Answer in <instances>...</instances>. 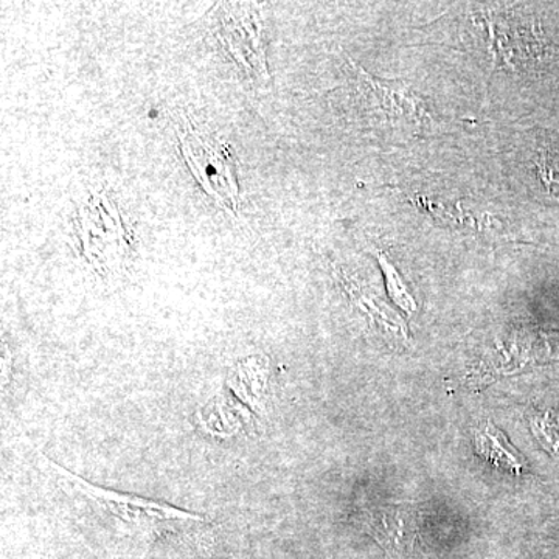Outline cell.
<instances>
[{
    "instance_id": "1",
    "label": "cell",
    "mask_w": 559,
    "mask_h": 559,
    "mask_svg": "<svg viewBox=\"0 0 559 559\" xmlns=\"http://www.w3.org/2000/svg\"><path fill=\"white\" fill-rule=\"evenodd\" d=\"M40 457L49 465L51 473L60 477L62 484L68 485L72 491L79 492L87 502L94 503L97 509L108 513L135 535L145 536V538L146 536H159L162 533L178 532L180 528L193 527V525L205 522V518L201 514L176 509L168 503L123 495V492L90 484L83 477L70 473L60 463L44 457L43 454Z\"/></svg>"
},
{
    "instance_id": "2",
    "label": "cell",
    "mask_w": 559,
    "mask_h": 559,
    "mask_svg": "<svg viewBox=\"0 0 559 559\" xmlns=\"http://www.w3.org/2000/svg\"><path fill=\"white\" fill-rule=\"evenodd\" d=\"M180 150L202 190L218 202L219 207L235 212L240 187L237 182V162L229 146L207 132L190 127L180 134Z\"/></svg>"
},
{
    "instance_id": "3",
    "label": "cell",
    "mask_w": 559,
    "mask_h": 559,
    "mask_svg": "<svg viewBox=\"0 0 559 559\" xmlns=\"http://www.w3.org/2000/svg\"><path fill=\"white\" fill-rule=\"evenodd\" d=\"M359 73L362 76V86L367 91V97L374 103V112L382 114L384 119L393 121L395 124L406 123L421 127L423 120L428 117V114L406 86L371 79L360 69Z\"/></svg>"
},
{
    "instance_id": "4",
    "label": "cell",
    "mask_w": 559,
    "mask_h": 559,
    "mask_svg": "<svg viewBox=\"0 0 559 559\" xmlns=\"http://www.w3.org/2000/svg\"><path fill=\"white\" fill-rule=\"evenodd\" d=\"M110 209L112 204L106 198V201L102 200L87 212L81 213L84 252L92 263H94V257L100 255L105 250L106 255L114 257L117 253L120 255L121 249L127 248V242H123V227L117 218V212L109 215Z\"/></svg>"
},
{
    "instance_id": "5",
    "label": "cell",
    "mask_w": 559,
    "mask_h": 559,
    "mask_svg": "<svg viewBox=\"0 0 559 559\" xmlns=\"http://www.w3.org/2000/svg\"><path fill=\"white\" fill-rule=\"evenodd\" d=\"M259 22L255 14H249L248 10H241V17H226L224 32L231 53L241 62L248 66L249 70L255 68L266 76V64H264L263 51L260 46Z\"/></svg>"
},
{
    "instance_id": "6",
    "label": "cell",
    "mask_w": 559,
    "mask_h": 559,
    "mask_svg": "<svg viewBox=\"0 0 559 559\" xmlns=\"http://www.w3.org/2000/svg\"><path fill=\"white\" fill-rule=\"evenodd\" d=\"M476 448L481 457L489 460L496 468L516 474L524 469L525 463L520 452L511 447L507 437L491 423L477 430Z\"/></svg>"
},
{
    "instance_id": "7",
    "label": "cell",
    "mask_w": 559,
    "mask_h": 559,
    "mask_svg": "<svg viewBox=\"0 0 559 559\" xmlns=\"http://www.w3.org/2000/svg\"><path fill=\"white\" fill-rule=\"evenodd\" d=\"M532 428L546 450L559 451V418L557 415L547 412L546 415L533 418Z\"/></svg>"
},
{
    "instance_id": "8",
    "label": "cell",
    "mask_w": 559,
    "mask_h": 559,
    "mask_svg": "<svg viewBox=\"0 0 559 559\" xmlns=\"http://www.w3.org/2000/svg\"><path fill=\"white\" fill-rule=\"evenodd\" d=\"M380 263L382 267H384L385 277H388V285L390 293H392L393 300L403 307L404 310L415 311L417 305H415V300L412 299L411 294L407 293L406 285H404L403 280H401L399 271L395 270V266L389 263L385 260L384 253H380Z\"/></svg>"
},
{
    "instance_id": "9",
    "label": "cell",
    "mask_w": 559,
    "mask_h": 559,
    "mask_svg": "<svg viewBox=\"0 0 559 559\" xmlns=\"http://www.w3.org/2000/svg\"><path fill=\"white\" fill-rule=\"evenodd\" d=\"M540 173L543 178L546 179L544 182L550 187L555 186L559 189V151L554 153L544 154L543 164H539Z\"/></svg>"
}]
</instances>
